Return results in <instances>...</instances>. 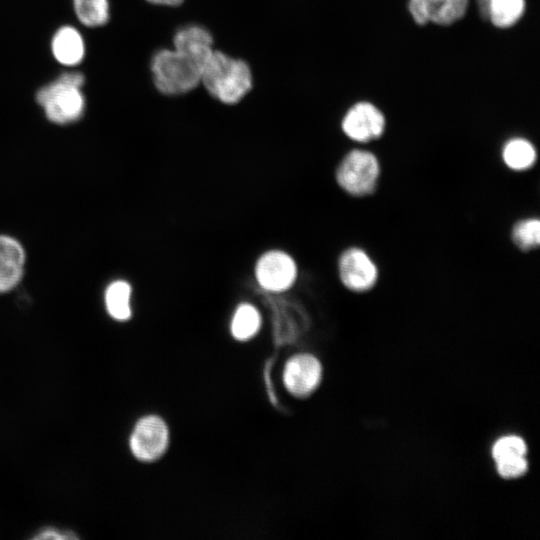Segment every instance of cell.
<instances>
[{
    "label": "cell",
    "mask_w": 540,
    "mask_h": 540,
    "mask_svg": "<svg viewBox=\"0 0 540 540\" xmlns=\"http://www.w3.org/2000/svg\"><path fill=\"white\" fill-rule=\"evenodd\" d=\"M85 84L86 75L83 72L64 71L37 89L35 101L49 122L56 125L75 123L85 113Z\"/></svg>",
    "instance_id": "1"
},
{
    "label": "cell",
    "mask_w": 540,
    "mask_h": 540,
    "mask_svg": "<svg viewBox=\"0 0 540 540\" xmlns=\"http://www.w3.org/2000/svg\"><path fill=\"white\" fill-rule=\"evenodd\" d=\"M201 83L215 99L236 104L251 90L253 78L244 60L213 50L202 65Z\"/></svg>",
    "instance_id": "2"
},
{
    "label": "cell",
    "mask_w": 540,
    "mask_h": 540,
    "mask_svg": "<svg viewBox=\"0 0 540 540\" xmlns=\"http://www.w3.org/2000/svg\"><path fill=\"white\" fill-rule=\"evenodd\" d=\"M150 69L156 89L164 95L185 94L201 83V66L174 48L158 50Z\"/></svg>",
    "instance_id": "3"
},
{
    "label": "cell",
    "mask_w": 540,
    "mask_h": 540,
    "mask_svg": "<svg viewBox=\"0 0 540 540\" xmlns=\"http://www.w3.org/2000/svg\"><path fill=\"white\" fill-rule=\"evenodd\" d=\"M381 175L382 165L378 156L370 150L355 148L340 160L335 180L347 195L363 198L376 191Z\"/></svg>",
    "instance_id": "4"
},
{
    "label": "cell",
    "mask_w": 540,
    "mask_h": 540,
    "mask_svg": "<svg viewBox=\"0 0 540 540\" xmlns=\"http://www.w3.org/2000/svg\"><path fill=\"white\" fill-rule=\"evenodd\" d=\"M337 270L341 284L353 293L372 291L380 279L375 259L358 245L349 246L340 253Z\"/></svg>",
    "instance_id": "5"
},
{
    "label": "cell",
    "mask_w": 540,
    "mask_h": 540,
    "mask_svg": "<svg viewBox=\"0 0 540 540\" xmlns=\"http://www.w3.org/2000/svg\"><path fill=\"white\" fill-rule=\"evenodd\" d=\"M297 265L286 252L270 250L255 265V278L266 292L281 293L291 288L297 278Z\"/></svg>",
    "instance_id": "6"
},
{
    "label": "cell",
    "mask_w": 540,
    "mask_h": 540,
    "mask_svg": "<svg viewBox=\"0 0 540 540\" xmlns=\"http://www.w3.org/2000/svg\"><path fill=\"white\" fill-rule=\"evenodd\" d=\"M386 120L379 108L370 102L354 104L344 115L341 128L347 138L356 143H369L385 132Z\"/></svg>",
    "instance_id": "7"
},
{
    "label": "cell",
    "mask_w": 540,
    "mask_h": 540,
    "mask_svg": "<svg viewBox=\"0 0 540 540\" xmlns=\"http://www.w3.org/2000/svg\"><path fill=\"white\" fill-rule=\"evenodd\" d=\"M168 427L158 416L141 418L130 437L132 454L140 461L151 462L160 458L167 449Z\"/></svg>",
    "instance_id": "8"
},
{
    "label": "cell",
    "mask_w": 540,
    "mask_h": 540,
    "mask_svg": "<svg viewBox=\"0 0 540 540\" xmlns=\"http://www.w3.org/2000/svg\"><path fill=\"white\" fill-rule=\"evenodd\" d=\"M322 378V366L311 354H297L291 357L284 368L283 382L293 395L303 397L311 394Z\"/></svg>",
    "instance_id": "9"
},
{
    "label": "cell",
    "mask_w": 540,
    "mask_h": 540,
    "mask_svg": "<svg viewBox=\"0 0 540 540\" xmlns=\"http://www.w3.org/2000/svg\"><path fill=\"white\" fill-rule=\"evenodd\" d=\"M468 0H409L408 10L418 25H451L466 13Z\"/></svg>",
    "instance_id": "10"
},
{
    "label": "cell",
    "mask_w": 540,
    "mask_h": 540,
    "mask_svg": "<svg viewBox=\"0 0 540 540\" xmlns=\"http://www.w3.org/2000/svg\"><path fill=\"white\" fill-rule=\"evenodd\" d=\"M50 52L53 59L61 66H78L87 53L83 34L70 24L58 27L50 40Z\"/></svg>",
    "instance_id": "11"
},
{
    "label": "cell",
    "mask_w": 540,
    "mask_h": 540,
    "mask_svg": "<svg viewBox=\"0 0 540 540\" xmlns=\"http://www.w3.org/2000/svg\"><path fill=\"white\" fill-rule=\"evenodd\" d=\"M25 259V251L19 241L0 235V293H7L19 284Z\"/></svg>",
    "instance_id": "12"
},
{
    "label": "cell",
    "mask_w": 540,
    "mask_h": 540,
    "mask_svg": "<svg viewBox=\"0 0 540 540\" xmlns=\"http://www.w3.org/2000/svg\"><path fill=\"white\" fill-rule=\"evenodd\" d=\"M174 49L196 61L202 68L213 49V37L203 26L192 24L179 28L173 37Z\"/></svg>",
    "instance_id": "13"
},
{
    "label": "cell",
    "mask_w": 540,
    "mask_h": 540,
    "mask_svg": "<svg viewBox=\"0 0 540 540\" xmlns=\"http://www.w3.org/2000/svg\"><path fill=\"white\" fill-rule=\"evenodd\" d=\"M538 158L534 144L524 137H513L507 140L501 149V160L504 166L512 172H527L531 170Z\"/></svg>",
    "instance_id": "14"
},
{
    "label": "cell",
    "mask_w": 540,
    "mask_h": 540,
    "mask_svg": "<svg viewBox=\"0 0 540 540\" xmlns=\"http://www.w3.org/2000/svg\"><path fill=\"white\" fill-rule=\"evenodd\" d=\"M131 294V285L125 280H115L107 286L104 303L111 318L120 322L131 318Z\"/></svg>",
    "instance_id": "15"
},
{
    "label": "cell",
    "mask_w": 540,
    "mask_h": 540,
    "mask_svg": "<svg viewBox=\"0 0 540 540\" xmlns=\"http://www.w3.org/2000/svg\"><path fill=\"white\" fill-rule=\"evenodd\" d=\"M71 3L76 19L84 27L100 28L110 20V0H71Z\"/></svg>",
    "instance_id": "16"
},
{
    "label": "cell",
    "mask_w": 540,
    "mask_h": 540,
    "mask_svg": "<svg viewBox=\"0 0 540 540\" xmlns=\"http://www.w3.org/2000/svg\"><path fill=\"white\" fill-rule=\"evenodd\" d=\"M261 327V316L255 306L241 303L237 306L231 320V334L239 341L254 337Z\"/></svg>",
    "instance_id": "17"
},
{
    "label": "cell",
    "mask_w": 540,
    "mask_h": 540,
    "mask_svg": "<svg viewBox=\"0 0 540 540\" xmlns=\"http://www.w3.org/2000/svg\"><path fill=\"white\" fill-rule=\"evenodd\" d=\"M513 244L522 252H530L540 244V220L527 216L518 219L510 232Z\"/></svg>",
    "instance_id": "18"
},
{
    "label": "cell",
    "mask_w": 540,
    "mask_h": 540,
    "mask_svg": "<svg viewBox=\"0 0 540 540\" xmlns=\"http://www.w3.org/2000/svg\"><path fill=\"white\" fill-rule=\"evenodd\" d=\"M525 0H491L488 20L498 28L513 26L523 15Z\"/></svg>",
    "instance_id": "19"
},
{
    "label": "cell",
    "mask_w": 540,
    "mask_h": 540,
    "mask_svg": "<svg viewBox=\"0 0 540 540\" xmlns=\"http://www.w3.org/2000/svg\"><path fill=\"white\" fill-rule=\"evenodd\" d=\"M491 453L494 461L512 456H526L527 445L524 439L517 435H506L495 441Z\"/></svg>",
    "instance_id": "20"
},
{
    "label": "cell",
    "mask_w": 540,
    "mask_h": 540,
    "mask_svg": "<svg viewBox=\"0 0 540 540\" xmlns=\"http://www.w3.org/2000/svg\"><path fill=\"white\" fill-rule=\"evenodd\" d=\"M498 474L506 479H514L523 476L528 470V462L525 456L506 457L495 461Z\"/></svg>",
    "instance_id": "21"
},
{
    "label": "cell",
    "mask_w": 540,
    "mask_h": 540,
    "mask_svg": "<svg viewBox=\"0 0 540 540\" xmlns=\"http://www.w3.org/2000/svg\"><path fill=\"white\" fill-rule=\"evenodd\" d=\"M33 539H39V540H72V539H78L77 535L73 533L72 531L68 530H60L56 528H45L41 530L37 535L33 537Z\"/></svg>",
    "instance_id": "22"
},
{
    "label": "cell",
    "mask_w": 540,
    "mask_h": 540,
    "mask_svg": "<svg viewBox=\"0 0 540 540\" xmlns=\"http://www.w3.org/2000/svg\"><path fill=\"white\" fill-rule=\"evenodd\" d=\"M146 1L154 5L173 7V6H178L182 4L184 0H146Z\"/></svg>",
    "instance_id": "23"
},
{
    "label": "cell",
    "mask_w": 540,
    "mask_h": 540,
    "mask_svg": "<svg viewBox=\"0 0 540 540\" xmlns=\"http://www.w3.org/2000/svg\"><path fill=\"white\" fill-rule=\"evenodd\" d=\"M482 19L488 20V9L491 0H477Z\"/></svg>",
    "instance_id": "24"
}]
</instances>
